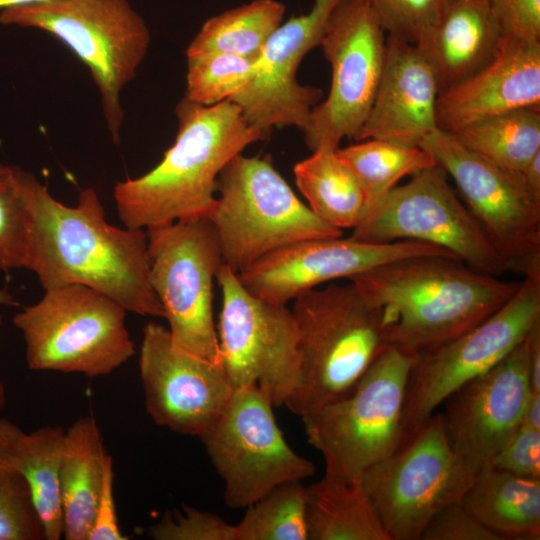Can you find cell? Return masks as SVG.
<instances>
[{
    "instance_id": "1",
    "label": "cell",
    "mask_w": 540,
    "mask_h": 540,
    "mask_svg": "<svg viewBox=\"0 0 540 540\" xmlns=\"http://www.w3.org/2000/svg\"><path fill=\"white\" fill-rule=\"evenodd\" d=\"M20 180L30 215L25 269L37 276L44 290L80 284L127 312L164 318L149 282L145 230L110 225L93 188L82 189L77 204L68 206L32 173L21 169Z\"/></svg>"
},
{
    "instance_id": "2",
    "label": "cell",
    "mask_w": 540,
    "mask_h": 540,
    "mask_svg": "<svg viewBox=\"0 0 540 540\" xmlns=\"http://www.w3.org/2000/svg\"><path fill=\"white\" fill-rule=\"evenodd\" d=\"M349 280L380 309L388 345L415 355L476 326L520 285L432 255L399 259Z\"/></svg>"
},
{
    "instance_id": "3",
    "label": "cell",
    "mask_w": 540,
    "mask_h": 540,
    "mask_svg": "<svg viewBox=\"0 0 540 540\" xmlns=\"http://www.w3.org/2000/svg\"><path fill=\"white\" fill-rule=\"evenodd\" d=\"M175 113L177 135L161 161L147 173L114 186L116 210L127 228L146 230L208 217L221 171L265 137L230 100L203 106L184 97Z\"/></svg>"
},
{
    "instance_id": "4",
    "label": "cell",
    "mask_w": 540,
    "mask_h": 540,
    "mask_svg": "<svg viewBox=\"0 0 540 540\" xmlns=\"http://www.w3.org/2000/svg\"><path fill=\"white\" fill-rule=\"evenodd\" d=\"M293 301L300 381L286 406L302 418L345 396L389 345L380 309L351 282Z\"/></svg>"
},
{
    "instance_id": "5",
    "label": "cell",
    "mask_w": 540,
    "mask_h": 540,
    "mask_svg": "<svg viewBox=\"0 0 540 540\" xmlns=\"http://www.w3.org/2000/svg\"><path fill=\"white\" fill-rule=\"evenodd\" d=\"M0 23L45 31L89 69L100 94L107 129L120 143V94L135 77L150 45V31L128 0H46L1 10Z\"/></svg>"
},
{
    "instance_id": "6",
    "label": "cell",
    "mask_w": 540,
    "mask_h": 540,
    "mask_svg": "<svg viewBox=\"0 0 540 540\" xmlns=\"http://www.w3.org/2000/svg\"><path fill=\"white\" fill-rule=\"evenodd\" d=\"M207 218L217 233L224 264L237 274L288 244L343 235L297 197L270 158L242 153L221 171Z\"/></svg>"
},
{
    "instance_id": "7",
    "label": "cell",
    "mask_w": 540,
    "mask_h": 540,
    "mask_svg": "<svg viewBox=\"0 0 540 540\" xmlns=\"http://www.w3.org/2000/svg\"><path fill=\"white\" fill-rule=\"evenodd\" d=\"M417 355L388 346L343 397L302 417L325 474L358 481L400 444L409 373Z\"/></svg>"
},
{
    "instance_id": "8",
    "label": "cell",
    "mask_w": 540,
    "mask_h": 540,
    "mask_svg": "<svg viewBox=\"0 0 540 540\" xmlns=\"http://www.w3.org/2000/svg\"><path fill=\"white\" fill-rule=\"evenodd\" d=\"M44 291L38 302L13 317L31 370L96 378L111 374L135 354L127 311L116 301L80 284Z\"/></svg>"
},
{
    "instance_id": "9",
    "label": "cell",
    "mask_w": 540,
    "mask_h": 540,
    "mask_svg": "<svg viewBox=\"0 0 540 540\" xmlns=\"http://www.w3.org/2000/svg\"><path fill=\"white\" fill-rule=\"evenodd\" d=\"M474 477L452 448L442 413H433L360 481L390 540H420L433 516L460 502Z\"/></svg>"
},
{
    "instance_id": "10",
    "label": "cell",
    "mask_w": 540,
    "mask_h": 540,
    "mask_svg": "<svg viewBox=\"0 0 540 540\" xmlns=\"http://www.w3.org/2000/svg\"><path fill=\"white\" fill-rule=\"evenodd\" d=\"M145 231L149 282L173 343L219 364L213 282L224 262L214 226L207 217H200Z\"/></svg>"
},
{
    "instance_id": "11",
    "label": "cell",
    "mask_w": 540,
    "mask_h": 540,
    "mask_svg": "<svg viewBox=\"0 0 540 540\" xmlns=\"http://www.w3.org/2000/svg\"><path fill=\"white\" fill-rule=\"evenodd\" d=\"M217 336L219 364L232 389L257 386L273 406H283L299 381L298 333L292 311L251 294L222 264Z\"/></svg>"
},
{
    "instance_id": "12",
    "label": "cell",
    "mask_w": 540,
    "mask_h": 540,
    "mask_svg": "<svg viewBox=\"0 0 540 540\" xmlns=\"http://www.w3.org/2000/svg\"><path fill=\"white\" fill-rule=\"evenodd\" d=\"M350 237L368 243L418 241L443 248L482 273L499 277L508 272L438 164L388 191Z\"/></svg>"
},
{
    "instance_id": "13",
    "label": "cell",
    "mask_w": 540,
    "mask_h": 540,
    "mask_svg": "<svg viewBox=\"0 0 540 540\" xmlns=\"http://www.w3.org/2000/svg\"><path fill=\"white\" fill-rule=\"evenodd\" d=\"M539 320L540 277H523L515 293L482 322L419 353L406 387L402 440L458 388L505 358Z\"/></svg>"
},
{
    "instance_id": "14",
    "label": "cell",
    "mask_w": 540,
    "mask_h": 540,
    "mask_svg": "<svg viewBox=\"0 0 540 540\" xmlns=\"http://www.w3.org/2000/svg\"><path fill=\"white\" fill-rule=\"evenodd\" d=\"M273 407L257 386L233 389L218 419L199 437L231 508H246L279 484L315 474L313 462L287 443Z\"/></svg>"
},
{
    "instance_id": "15",
    "label": "cell",
    "mask_w": 540,
    "mask_h": 540,
    "mask_svg": "<svg viewBox=\"0 0 540 540\" xmlns=\"http://www.w3.org/2000/svg\"><path fill=\"white\" fill-rule=\"evenodd\" d=\"M384 33L368 0H341L331 13L319 43L331 66L330 89L302 130L311 151L355 139L381 79Z\"/></svg>"
},
{
    "instance_id": "16",
    "label": "cell",
    "mask_w": 540,
    "mask_h": 540,
    "mask_svg": "<svg viewBox=\"0 0 540 540\" xmlns=\"http://www.w3.org/2000/svg\"><path fill=\"white\" fill-rule=\"evenodd\" d=\"M420 146L455 182L460 199L508 272L540 277V202L520 176L474 154L439 128Z\"/></svg>"
},
{
    "instance_id": "17",
    "label": "cell",
    "mask_w": 540,
    "mask_h": 540,
    "mask_svg": "<svg viewBox=\"0 0 540 540\" xmlns=\"http://www.w3.org/2000/svg\"><path fill=\"white\" fill-rule=\"evenodd\" d=\"M139 373L150 418L182 435L202 436L233 391L219 364L177 347L153 321L143 328Z\"/></svg>"
},
{
    "instance_id": "18",
    "label": "cell",
    "mask_w": 540,
    "mask_h": 540,
    "mask_svg": "<svg viewBox=\"0 0 540 540\" xmlns=\"http://www.w3.org/2000/svg\"><path fill=\"white\" fill-rule=\"evenodd\" d=\"M431 255L457 258L443 248L418 241L368 243L342 235L283 246L252 263L238 277L254 296L286 305L331 280L350 279L399 259Z\"/></svg>"
},
{
    "instance_id": "19",
    "label": "cell",
    "mask_w": 540,
    "mask_h": 540,
    "mask_svg": "<svg viewBox=\"0 0 540 540\" xmlns=\"http://www.w3.org/2000/svg\"><path fill=\"white\" fill-rule=\"evenodd\" d=\"M340 1L314 0L307 13L281 23L255 58L248 81L230 100L265 135L275 126H295L302 131L321 101L322 90L301 85L297 70L305 55L319 46Z\"/></svg>"
},
{
    "instance_id": "20",
    "label": "cell",
    "mask_w": 540,
    "mask_h": 540,
    "mask_svg": "<svg viewBox=\"0 0 540 540\" xmlns=\"http://www.w3.org/2000/svg\"><path fill=\"white\" fill-rule=\"evenodd\" d=\"M531 394L526 337L494 367L444 401L447 438L474 475L491 467L519 429Z\"/></svg>"
},
{
    "instance_id": "21",
    "label": "cell",
    "mask_w": 540,
    "mask_h": 540,
    "mask_svg": "<svg viewBox=\"0 0 540 540\" xmlns=\"http://www.w3.org/2000/svg\"><path fill=\"white\" fill-rule=\"evenodd\" d=\"M531 106H540V40L503 36L488 63L439 94L437 126L452 133Z\"/></svg>"
},
{
    "instance_id": "22",
    "label": "cell",
    "mask_w": 540,
    "mask_h": 540,
    "mask_svg": "<svg viewBox=\"0 0 540 540\" xmlns=\"http://www.w3.org/2000/svg\"><path fill=\"white\" fill-rule=\"evenodd\" d=\"M435 72L414 44L388 36L385 63L370 112L356 141L383 139L420 146L437 128Z\"/></svg>"
},
{
    "instance_id": "23",
    "label": "cell",
    "mask_w": 540,
    "mask_h": 540,
    "mask_svg": "<svg viewBox=\"0 0 540 540\" xmlns=\"http://www.w3.org/2000/svg\"><path fill=\"white\" fill-rule=\"evenodd\" d=\"M503 36L489 0H444L416 46L431 64L440 94L488 63Z\"/></svg>"
},
{
    "instance_id": "24",
    "label": "cell",
    "mask_w": 540,
    "mask_h": 540,
    "mask_svg": "<svg viewBox=\"0 0 540 540\" xmlns=\"http://www.w3.org/2000/svg\"><path fill=\"white\" fill-rule=\"evenodd\" d=\"M65 430L47 425L26 433L0 418V454L24 477L41 519L45 539L63 538L59 470Z\"/></svg>"
},
{
    "instance_id": "25",
    "label": "cell",
    "mask_w": 540,
    "mask_h": 540,
    "mask_svg": "<svg viewBox=\"0 0 540 540\" xmlns=\"http://www.w3.org/2000/svg\"><path fill=\"white\" fill-rule=\"evenodd\" d=\"M107 454L101 431L92 415L78 418L65 430L59 485L63 538L66 540H87Z\"/></svg>"
},
{
    "instance_id": "26",
    "label": "cell",
    "mask_w": 540,
    "mask_h": 540,
    "mask_svg": "<svg viewBox=\"0 0 540 540\" xmlns=\"http://www.w3.org/2000/svg\"><path fill=\"white\" fill-rule=\"evenodd\" d=\"M460 503L502 540L540 539V479L489 467L475 475Z\"/></svg>"
},
{
    "instance_id": "27",
    "label": "cell",
    "mask_w": 540,
    "mask_h": 540,
    "mask_svg": "<svg viewBox=\"0 0 540 540\" xmlns=\"http://www.w3.org/2000/svg\"><path fill=\"white\" fill-rule=\"evenodd\" d=\"M308 540H390L361 481L325 474L306 487Z\"/></svg>"
},
{
    "instance_id": "28",
    "label": "cell",
    "mask_w": 540,
    "mask_h": 540,
    "mask_svg": "<svg viewBox=\"0 0 540 540\" xmlns=\"http://www.w3.org/2000/svg\"><path fill=\"white\" fill-rule=\"evenodd\" d=\"M337 149L323 147L312 151L294 165L293 174L297 188L316 216L341 230L353 229L364 215L366 198L359 180Z\"/></svg>"
},
{
    "instance_id": "29",
    "label": "cell",
    "mask_w": 540,
    "mask_h": 540,
    "mask_svg": "<svg viewBox=\"0 0 540 540\" xmlns=\"http://www.w3.org/2000/svg\"><path fill=\"white\" fill-rule=\"evenodd\" d=\"M451 134L474 154L520 176L528 161L540 151V106L491 116Z\"/></svg>"
},
{
    "instance_id": "30",
    "label": "cell",
    "mask_w": 540,
    "mask_h": 540,
    "mask_svg": "<svg viewBox=\"0 0 540 540\" xmlns=\"http://www.w3.org/2000/svg\"><path fill=\"white\" fill-rule=\"evenodd\" d=\"M285 6L277 0H253L206 20L186 49V57L228 53L256 58L282 23Z\"/></svg>"
},
{
    "instance_id": "31",
    "label": "cell",
    "mask_w": 540,
    "mask_h": 540,
    "mask_svg": "<svg viewBox=\"0 0 540 540\" xmlns=\"http://www.w3.org/2000/svg\"><path fill=\"white\" fill-rule=\"evenodd\" d=\"M337 153L363 188L365 212L404 177L437 165L434 157L421 146L383 139L357 141L344 148L339 147Z\"/></svg>"
},
{
    "instance_id": "32",
    "label": "cell",
    "mask_w": 540,
    "mask_h": 540,
    "mask_svg": "<svg viewBox=\"0 0 540 540\" xmlns=\"http://www.w3.org/2000/svg\"><path fill=\"white\" fill-rule=\"evenodd\" d=\"M235 526V540H308L306 487L289 481L272 488Z\"/></svg>"
},
{
    "instance_id": "33",
    "label": "cell",
    "mask_w": 540,
    "mask_h": 540,
    "mask_svg": "<svg viewBox=\"0 0 540 540\" xmlns=\"http://www.w3.org/2000/svg\"><path fill=\"white\" fill-rule=\"evenodd\" d=\"M254 61L216 52L187 57L185 98L203 106L231 100L248 81Z\"/></svg>"
},
{
    "instance_id": "34",
    "label": "cell",
    "mask_w": 540,
    "mask_h": 540,
    "mask_svg": "<svg viewBox=\"0 0 540 540\" xmlns=\"http://www.w3.org/2000/svg\"><path fill=\"white\" fill-rule=\"evenodd\" d=\"M21 168L0 163V271L25 268L30 215L23 199Z\"/></svg>"
},
{
    "instance_id": "35",
    "label": "cell",
    "mask_w": 540,
    "mask_h": 540,
    "mask_svg": "<svg viewBox=\"0 0 540 540\" xmlns=\"http://www.w3.org/2000/svg\"><path fill=\"white\" fill-rule=\"evenodd\" d=\"M0 540H46L26 480L1 454Z\"/></svg>"
},
{
    "instance_id": "36",
    "label": "cell",
    "mask_w": 540,
    "mask_h": 540,
    "mask_svg": "<svg viewBox=\"0 0 540 540\" xmlns=\"http://www.w3.org/2000/svg\"><path fill=\"white\" fill-rule=\"evenodd\" d=\"M388 36L418 45L435 23L444 0H368Z\"/></svg>"
},
{
    "instance_id": "37",
    "label": "cell",
    "mask_w": 540,
    "mask_h": 540,
    "mask_svg": "<svg viewBox=\"0 0 540 540\" xmlns=\"http://www.w3.org/2000/svg\"><path fill=\"white\" fill-rule=\"evenodd\" d=\"M147 534L155 540H235V526L215 514L184 505L181 512L163 514Z\"/></svg>"
},
{
    "instance_id": "38",
    "label": "cell",
    "mask_w": 540,
    "mask_h": 540,
    "mask_svg": "<svg viewBox=\"0 0 540 540\" xmlns=\"http://www.w3.org/2000/svg\"><path fill=\"white\" fill-rule=\"evenodd\" d=\"M491 467L540 479V429L520 426L495 456Z\"/></svg>"
},
{
    "instance_id": "39",
    "label": "cell",
    "mask_w": 540,
    "mask_h": 540,
    "mask_svg": "<svg viewBox=\"0 0 540 540\" xmlns=\"http://www.w3.org/2000/svg\"><path fill=\"white\" fill-rule=\"evenodd\" d=\"M420 540H502L480 524L460 502L453 503L433 516Z\"/></svg>"
},
{
    "instance_id": "40",
    "label": "cell",
    "mask_w": 540,
    "mask_h": 540,
    "mask_svg": "<svg viewBox=\"0 0 540 540\" xmlns=\"http://www.w3.org/2000/svg\"><path fill=\"white\" fill-rule=\"evenodd\" d=\"M504 36L540 40V0H489Z\"/></svg>"
},
{
    "instance_id": "41",
    "label": "cell",
    "mask_w": 540,
    "mask_h": 540,
    "mask_svg": "<svg viewBox=\"0 0 540 540\" xmlns=\"http://www.w3.org/2000/svg\"><path fill=\"white\" fill-rule=\"evenodd\" d=\"M113 462L106 456L101 491L97 501L93 522L87 540H125L121 532L113 492Z\"/></svg>"
},
{
    "instance_id": "42",
    "label": "cell",
    "mask_w": 540,
    "mask_h": 540,
    "mask_svg": "<svg viewBox=\"0 0 540 540\" xmlns=\"http://www.w3.org/2000/svg\"><path fill=\"white\" fill-rule=\"evenodd\" d=\"M527 339L531 390L540 394V320L532 327Z\"/></svg>"
},
{
    "instance_id": "43",
    "label": "cell",
    "mask_w": 540,
    "mask_h": 540,
    "mask_svg": "<svg viewBox=\"0 0 540 540\" xmlns=\"http://www.w3.org/2000/svg\"><path fill=\"white\" fill-rule=\"evenodd\" d=\"M520 178L531 197L540 202V151L525 165Z\"/></svg>"
},
{
    "instance_id": "44",
    "label": "cell",
    "mask_w": 540,
    "mask_h": 540,
    "mask_svg": "<svg viewBox=\"0 0 540 540\" xmlns=\"http://www.w3.org/2000/svg\"><path fill=\"white\" fill-rule=\"evenodd\" d=\"M521 426L540 429V394H531L522 416Z\"/></svg>"
},
{
    "instance_id": "45",
    "label": "cell",
    "mask_w": 540,
    "mask_h": 540,
    "mask_svg": "<svg viewBox=\"0 0 540 540\" xmlns=\"http://www.w3.org/2000/svg\"><path fill=\"white\" fill-rule=\"evenodd\" d=\"M13 306L17 305L13 295H11L7 290L0 288V306ZM2 324V318L0 315V328ZM6 402L5 389L4 386L0 383V411L4 408Z\"/></svg>"
},
{
    "instance_id": "46",
    "label": "cell",
    "mask_w": 540,
    "mask_h": 540,
    "mask_svg": "<svg viewBox=\"0 0 540 540\" xmlns=\"http://www.w3.org/2000/svg\"><path fill=\"white\" fill-rule=\"evenodd\" d=\"M46 0H0V11L14 6L29 5Z\"/></svg>"
}]
</instances>
